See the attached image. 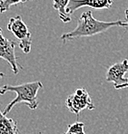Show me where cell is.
<instances>
[{"mask_svg": "<svg viewBox=\"0 0 128 134\" xmlns=\"http://www.w3.org/2000/svg\"><path fill=\"white\" fill-rule=\"evenodd\" d=\"M43 89V84L39 81L31 82H25L18 85H4L0 87V94L3 95L7 92H14L17 93V97L12 102H9L6 107L5 111H2L5 116H7L13 107L21 102H25L31 110H35L38 107V100H37V92L39 90Z\"/></svg>", "mask_w": 128, "mask_h": 134, "instance_id": "obj_2", "label": "cell"}, {"mask_svg": "<svg viewBox=\"0 0 128 134\" xmlns=\"http://www.w3.org/2000/svg\"><path fill=\"white\" fill-rule=\"evenodd\" d=\"M66 105L68 110L76 115H79L83 110L93 111L95 106L92 102L91 96L84 88H78L74 93L70 94L66 100Z\"/></svg>", "mask_w": 128, "mask_h": 134, "instance_id": "obj_4", "label": "cell"}, {"mask_svg": "<svg viewBox=\"0 0 128 134\" xmlns=\"http://www.w3.org/2000/svg\"><path fill=\"white\" fill-rule=\"evenodd\" d=\"M63 134H86L84 132V123L81 121L69 124L67 131Z\"/></svg>", "mask_w": 128, "mask_h": 134, "instance_id": "obj_10", "label": "cell"}, {"mask_svg": "<svg viewBox=\"0 0 128 134\" xmlns=\"http://www.w3.org/2000/svg\"><path fill=\"white\" fill-rule=\"evenodd\" d=\"M3 76H4V74H3V72H0V79L3 77Z\"/></svg>", "mask_w": 128, "mask_h": 134, "instance_id": "obj_14", "label": "cell"}, {"mask_svg": "<svg viewBox=\"0 0 128 134\" xmlns=\"http://www.w3.org/2000/svg\"><path fill=\"white\" fill-rule=\"evenodd\" d=\"M125 22H126L127 25H128V8H127V9H125Z\"/></svg>", "mask_w": 128, "mask_h": 134, "instance_id": "obj_13", "label": "cell"}, {"mask_svg": "<svg viewBox=\"0 0 128 134\" xmlns=\"http://www.w3.org/2000/svg\"><path fill=\"white\" fill-rule=\"evenodd\" d=\"M114 26L125 27L128 25L126 22L122 20L110 21V22L97 20L94 17L92 11L89 10L82 13L77 20V25L76 28L70 32L63 34L60 39L63 41V43H66V41H70L73 39L94 36L105 32L106 30Z\"/></svg>", "mask_w": 128, "mask_h": 134, "instance_id": "obj_1", "label": "cell"}, {"mask_svg": "<svg viewBox=\"0 0 128 134\" xmlns=\"http://www.w3.org/2000/svg\"><path fill=\"white\" fill-rule=\"evenodd\" d=\"M69 3V0H53V7L57 11L59 18L63 23L71 22V17L66 13V7Z\"/></svg>", "mask_w": 128, "mask_h": 134, "instance_id": "obj_9", "label": "cell"}, {"mask_svg": "<svg viewBox=\"0 0 128 134\" xmlns=\"http://www.w3.org/2000/svg\"><path fill=\"white\" fill-rule=\"evenodd\" d=\"M0 134H18L17 122L12 118H7L0 110Z\"/></svg>", "mask_w": 128, "mask_h": 134, "instance_id": "obj_8", "label": "cell"}, {"mask_svg": "<svg viewBox=\"0 0 128 134\" xmlns=\"http://www.w3.org/2000/svg\"><path fill=\"white\" fill-rule=\"evenodd\" d=\"M26 0H1L0 1V13H5L14 5L25 3Z\"/></svg>", "mask_w": 128, "mask_h": 134, "instance_id": "obj_11", "label": "cell"}, {"mask_svg": "<svg viewBox=\"0 0 128 134\" xmlns=\"http://www.w3.org/2000/svg\"><path fill=\"white\" fill-rule=\"evenodd\" d=\"M113 0H69L66 13L71 15L76 10L84 7L93 9H109L113 5Z\"/></svg>", "mask_w": 128, "mask_h": 134, "instance_id": "obj_7", "label": "cell"}, {"mask_svg": "<svg viewBox=\"0 0 128 134\" xmlns=\"http://www.w3.org/2000/svg\"><path fill=\"white\" fill-rule=\"evenodd\" d=\"M26 1H27V0H26Z\"/></svg>", "mask_w": 128, "mask_h": 134, "instance_id": "obj_15", "label": "cell"}, {"mask_svg": "<svg viewBox=\"0 0 128 134\" xmlns=\"http://www.w3.org/2000/svg\"><path fill=\"white\" fill-rule=\"evenodd\" d=\"M128 87V78H127V80H126V82H125V84H123V85H121V86H118L117 88H115L116 90H121V89H124V88H126Z\"/></svg>", "mask_w": 128, "mask_h": 134, "instance_id": "obj_12", "label": "cell"}, {"mask_svg": "<svg viewBox=\"0 0 128 134\" xmlns=\"http://www.w3.org/2000/svg\"><path fill=\"white\" fill-rule=\"evenodd\" d=\"M17 44L15 41L9 40L4 37L2 35V29L0 28V58L4 59L10 64L12 72L15 74H18L19 70L22 68V66L19 65L17 63L18 58L15 53Z\"/></svg>", "mask_w": 128, "mask_h": 134, "instance_id": "obj_5", "label": "cell"}, {"mask_svg": "<svg viewBox=\"0 0 128 134\" xmlns=\"http://www.w3.org/2000/svg\"><path fill=\"white\" fill-rule=\"evenodd\" d=\"M7 30L18 39L19 47L25 54H29L32 47V34L21 15L11 17L7 24Z\"/></svg>", "mask_w": 128, "mask_h": 134, "instance_id": "obj_3", "label": "cell"}, {"mask_svg": "<svg viewBox=\"0 0 128 134\" xmlns=\"http://www.w3.org/2000/svg\"><path fill=\"white\" fill-rule=\"evenodd\" d=\"M128 72V60L124 59L121 62L115 63L108 67L105 74V80L108 82H113L115 88L121 86L126 82L127 78L125 77Z\"/></svg>", "mask_w": 128, "mask_h": 134, "instance_id": "obj_6", "label": "cell"}]
</instances>
